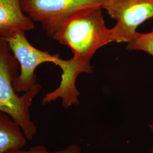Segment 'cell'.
<instances>
[{
	"instance_id": "1",
	"label": "cell",
	"mask_w": 153,
	"mask_h": 153,
	"mask_svg": "<svg viewBox=\"0 0 153 153\" xmlns=\"http://www.w3.org/2000/svg\"><path fill=\"white\" fill-rule=\"evenodd\" d=\"M102 8L82 9L69 16L52 38L68 46L73 57L67 60L62 71L60 85L47 93L42 104L61 99L62 105L69 108L79 103V92L76 86V78L82 73H91L90 61L95 53L104 45L114 42L111 28L105 26Z\"/></svg>"
},
{
	"instance_id": "2",
	"label": "cell",
	"mask_w": 153,
	"mask_h": 153,
	"mask_svg": "<svg viewBox=\"0 0 153 153\" xmlns=\"http://www.w3.org/2000/svg\"><path fill=\"white\" fill-rule=\"evenodd\" d=\"M2 41L0 44V112L17 122L28 140H32L37 127L31 119L30 108L41 86L36 83L22 96L16 94L13 86L16 61L9 53L7 43Z\"/></svg>"
},
{
	"instance_id": "3",
	"label": "cell",
	"mask_w": 153,
	"mask_h": 153,
	"mask_svg": "<svg viewBox=\"0 0 153 153\" xmlns=\"http://www.w3.org/2000/svg\"><path fill=\"white\" fill-rule=\"evenodd\" d=\"M2 39L9 47L21 66L19 75L13 81V86L16 92H26L36 84L35 71L40 64L52 62L61 69L65 66L66 60L61 59L59 55H51L33 47L26 38L25 32Z\"/></svg>"
},
{
	"instance_id": "4",
	"label": "cell",
	"mask_w": 153,
	"mask_h": 153,
	"mask_svg": "<svg viewBox=\"0 0 153 153\" xmlns=\"http://www.w3.org/2000/svg\"><path fill=\"white\" fill-rule=\"evenodd\" d=\"M106 0H21L22 10L33 21L42 24L53 36L66 19L75 12L91 7L102 8Z\"/></svg>"
},
{
	"instance_id": "5",
	"label": "cell",
	"mask_w": 153,
	"mask_h": 153,
	"mask_svg": "<svg viewBox=\"0 0 153 153\" xmlns=\"http://www.w3.org/2000/svg\"><path fill=\"white\" fill-rule=\"evenodd\" d=\"M102 9L116 20L111 28L116 43L129 42L137 27L153 18V0H106Z\"/></svg>"
},
{
	"instance_id": "6",
	"label": "cell",
	"mask_w": 153,
	"mask_h": 153,
	"mask_svg": "<svg viewBox=\"0 0 153 153\" xmlns=\"http://www.w3.org/2000/svg\"><path fill=\"white\" fill-rule=\"evenodd\" d=\"M33 27V20L22 10L21 0H0V36L2 39L31 31Z\"/></svg>"
},
{
	"instance_id": "7",
	"label": "cell",
	"mask_w": 153,
	"mask_h": 153,
	"mask_svg": "<svg viewBox=\"0 0 153 153\" xmlns=\"http://www.w3.org/2000/svg\"><path fill=\"white\" fill-rule=\"evenodd\" d=\"M27 140L19 124L9 115L0 112V153L22 149Z\"/></svg>"
},
{
	"instance_id": "8",
	"label": "cell",
	"mask_w": 153,
	"mask_h": 153,
	"mask_svg": "<svg viewBox=\"0 0 153 153\" xmlns=\"http://www.w3.org/2000/svg\"><path fill=\"white\" fill-rule=\"evenodd\" d=\"M126 44L128 50L141 51L153 57V27L149 33L136 32L131 40Z\"/></svg>"
},
{
	"instance_id": "9",
	"label": "cell",
	"mask_w": 153,
	"mask_h": 153,
	"mask_svg": "<svg viewBox=\"0 0 153 153\" xmlns=\"http://www.w3.org/2000/svg\"><path fill=\"white\" fill-rule=\"evenodd\" d=\"M81 148L76 144H71L66 148L55 152H50L43 145H37L30 148L27 150L21 149L12 150L5 153H81Z\"/></svg>"
},
{
	"instance_id": "10",
	"label": "cell",
	"mask_w": 153,
	"mask_h": 153,
	"mask_svg": "<svg viewBox=\"0 0 153 153\" xmlns=\"http://www.w3.org/2000/svg\"><path fill=\"white\" fill-rule=\"evenodd\" d=\"M150 126V129H151V130H152V131H153V124H150V126ZM152 153H153V149H152Z\"/></svg>"
},
{
	"instance_id": "11",
	"label": "cell",
	"mask_w": 153,
	"mask_h": 153,
	"mask_svg": "<svg viewBox=\"0 0 153 153\" xmlns=\"http://www.w3.org/2000/svg\"><path fill=\"white\" fill-rule=\"evenodd\" d=\"M0 44H1V42H0Z\"/></svg>"
}]
</instances>
